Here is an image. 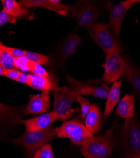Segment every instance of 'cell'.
Masks as SVG:
<instances>
[{
    "instance_id": "6da1fadb",
    "label": "cell",
    "mask_w": 140,
    "mask_h": 158,
    "mask_svg": "<svg viewBox=\"0 0 140 158\" xmlns=\"http://www.w3.org/2000/svg\"><path fill=\"white\" fill-rule=\"evenodd\" d=\"M94 41L102 49L105 55L121 53L123 46L104 23H94L86 28Z\"/></svg>"
},
{
    "instance_id": "7a4b0ae2",
    "label": "cell",
    "mask_w": 140,
    "mask_h": 158,
    "mask_svg": "<svg viewBox=\"0 0 140 158\" xmlns=\"http://www.w3.org/2000/svg\"><path fill=\"white\" fill-rule=\"evenodd\" d=\"M112 131L101 136L92 137L82 144L81 152L86 158H108L112 153Z\"/></svg>"
},
{
    "instance_id": "3957f363",
    "label": "cell",
    "mask_w": 140,
    "mask_h": 158,
    "mask_svg": "<svg viewBox=\"0 0 140 158\" xmlns=\"http://www.w3.org/2000/svg\"><path fill=\"white\" fill-rule=\"evenodd\" d=\"M56 135L55 129L48 127L46 129L31 132H26L21 137L14 140L16 143L21 144L26 149L29 155L32 156L35 152L48 143Z\"/></svg>"
},
{
    "instance_id": "277c9868",
    "label": "cell",
    "mask_w": 140,
    "mask_h": 158,
    "mask_svg": "<svg viewBox=\"0 0 140 158\" xmlns=\"http://www.w3.org/2000/svg\"><path fill=\"white\" fill-rule=\"evenodd\" d=\"M55 130L58 138L70 139L73 144L81 146L86 140L93 137L91 131L77 120L66 121Z\"/></svg>"
},
{
    "instance_id": "5b68a950",
    "label": "cell",
    "mask_w": 140,
    "mask_h": 158,
    "mask_svg": "<svg viewBox=\"0 0 140 158\" xmlns=\"http://www.w3.org/2000/svg\"><path fill=\"white\" fill-rule=\"evenodd\" d=\"M121 139L126 150L131 156L140 155V125L136 116L126 120L121 134Z\"/></svg>"
},
{
    "instance_id": "8992f818",
    "label": "cell",
    "mask_w": 140,
    "mask_h": 158,
    "mask_svg": "<svg viewBox=\"0 0 140 158\" xmlns=\"http://www.w3.org/2000/svg\"><path fill=\"white\" fill-rule=\"evenodd\" d=\"M69 13L77 22L78 27L86 29L94 24L98 16L97 8L87 1H78L70 5Z\"/></svg>"
},
{
    "instance_id": "52a82bcc",
    "label": "cell",
    "mask_w": 140,
    "mask_h": 158,
    "mask_svg": "<svg viewBox=\"0 0 140 158\" xmlns=\"http://www.w3.org/2000/svg\"><path fill=\"white\" fill-rule=\"evenodd\" d=\"M54 97V112L59 120H65L71 117L77 110H71L73 103L76 101V95L70 89L68 90L52 92Z\"/></svg>"
},
{
    "instance_id": "ba28073f",
    "label": "cell",
    "mask_w": 140,
    "mask_h": 158,
    "mask_svg": "<svg viewBox=\"0 0 140 158\" xmlns=\"http://www.w3.org/2000/svg\"><path fill=\"white\" fill-rule=\"evenodd\" d=\"M106 56L104 72L102 81L107 84L115 82L119 78L123 77L127 61L119 53L110 54Z\"/></svg>"
},
{
    "instance_id": "9c48e42d",
    "label": "cell",
    "mask_w": 140,
    "mask_h": 158,
    "mask_svg": "<svg viewBox=\"0 0 140 158\" xmlns=\"http://www.w3.org/2000/svg\"><path fill=\"white\" fill-rule=\"evenodd\" d=\"M68 88L76 95H90L106 99L107 98L110 87L107 84L96 86L90 83L80 82L70 75L66 76Z\"/></svg>"
},
{
    "instance_id": "30bf717a",
    "label": "cell",
    "mask_w": 140,
    "mask_h": 158,
    "mask_svg": "<svg viewBox=\"0 0 140 158\" xmlns=\"http://www.w3.org/2000/svg\"><path fill=\"white\" fill-rule=\"evenodd\" d=\"M140 0H126L113 5L109 12V24L111 32L118 39L120 37V31L122 20L128 10Z\"/></svg>"
},
{
    "instance_id": "8fae6325",
    "label": "cell",
    "mask_w": 140,
    "mask_h": 158,
    "mask_svg": "<svg viewBox=\"0 0 140 158\" xmlns=\"http://www.w3.org/2000/svg\"><path fill=\"white\" fill-rule=\"evenodd\" d=\"M81 41L82 39L78 35L69 34L59 44L54 58V63L61 69L64 68L66 59L75 53L76 48L80 44Z\"/></svg>"
},
{
    "instance_id": "7c38bea8",
    "label": "cell",
    "mask_w": 140,
    "mask_h": 158,
    "mask_svg": "<svg viewBox=\"0 0 140 158\" xmlns=\"http://www.w3.org/2000/svg\"><path fill=\"white\" fill-rule=\"evenodd\" d=\"M20 4L25 8L41 7L65 16L69 13L70 5L60 3L59 0H21Z\"/></svg>"
},
{
    "instance_id": "4fadbf2b",
    "label": "cell",
    "mask_w": 140,
    "mask_h": 158,
    "mask_svg": "<svg viewBox=\"0 0 140 158\" xmlns=\"http://www.w3.org/2000/svg\"><path fill=\"white\" fill-rule=\"evenodd\" d=\"M58 120H59V116L54 111H51L26 120L20 119L18 123L26 127V132H31L50 127L53 122Z\"/></svg>"
},
{
    "instance_id": "5bb4252c",
    "label": "cell",
    "mask_w": 140,
    "mask_h": 158,
    "mask_svg": "<svg viewBox=\"0 0 140 158\" xmlns=\"http://www.w3.org/2000/svg\"><path fill=\"white\" fill-rule=\"evenodd\" d=\"M50 107L51 104L50 102L49 92H42L41 94L30 96V100L25 109V113L31 114L44 113Z\"/></svg>"
},
{
    "instance_id": "9a60e30c",
    "label": "cell",
    "mask_w": 140,
    "mask_h": 158,
    "mask_svg": "<svg viewBox=\"0 0 140 158\" xmlns=\"http://www.w3.org/2000/svg\"><path fill=\"white\" fill-rule=\"evenodd\" d=\"M28 85L31 88L40 90L42 92L46 91H57V90H68V87H59L57 83L53 78H46L40 76H37L33 74H30V78Z\"/></svg>"
},
{
    "instance_id": "2e32d148",
    "label": "cell",
    "mask_w": 140,
    "mask_h": 158,
    "mask_svg": "<svg viewBox=\"0 0 140 158\" xmlns=\"http://www.w3.org/2000/svg\"><path fill=\"white\" fill-rule=\"evenodd\" d=\"M135 96L134 94H126L118 102V106L116 109L117 114L121 118L126 120L131 119L134 114Z\"/></svg>"
},
{
    "instance_id": "e0dca14e",
    "label": "cell",
    "mask_w": 140,
    "mask_h": 158,
    "mask_svg": "<svg viewBox=\"0 0 140 158\" xmlns=\"http://www.w3.org/2000/svg\"><path fill=\"white\" fill-rule=\"evenodd\" d=\"M121 84L122 81H118L114 82L112 87H110V90L107 98V102L104 113V116L106 118H108L109 116L114 108H115L116 105L119 102Z\"/></svg>"
},
{
    "instance_id": "ac0fdd59",
    "label": "cell",
    "mask_w": 140,
    "mask_h": 158,
    "mask_svg": "<svg viewBox=\"0 0 140 158\" xmlns=\"http://www.w3.org/2000/svg\"><path fill=\"white\" fill-rule=\"evenodd\" d=\"M85 120V125L86 128L93 134H98L101 126V114L97 104H92L91 110Z\"/></svg>"
},
{
    "instance_id": "d6986e66",
    "label": "cell",
    "mask_w": 140,
    "mask_h": 158,
    "mask_svg": "<svg viewBox=\"0 0 140 158\" xmlns=\"http://www.w3.org/2000/svg\"><path fill=\"white\" fill-rule=\"evenodd\" d=\"M3 10L15 19L25 18L29 14L30 10L22 6L15 0H2Z\"/></svg>"
},
{
    "instance_id": "ffe728a7",
    "label": "cell",
    "mask_w": 140,
    "mask_h": 158,
    "mask_svg": "<svg viewBox=\"0 0 140 158\" xmlns=\"http://www.w3.org/2000/svg\"><path fill=\"white\" fill-rule=\"evenodd\" d=\"M18 108L8 106L0 102V122H10L18 123L21 119Z\"/></svg>"
},
{
    "instance_id": "44dd1931",
    "label": "cell",
    "mask_w": 140,
    "mask_h": 158,
    "mask_svg": "<svg viewBox=\"0 0 140 158\" xmlns=\"http://www.w3.org/2000/svg\"><path fill=\"white\" fill-rule=\"evenodd\" d=\"M123 77H126L134 89L140 93V70L127 61Z\"/></svg>"
},
{
    "instance_id": "7402d4cb",
    "label": "cell",
    "mask_w": 140,
    "mask_h": 158,
    "mask_svg": "<svg viewBox=\"0 0 140 158\" xmlns=\"http://www.w3.org/2000/svg\"><path fill=\"white\" fill-rule=\"evenodd\" d=\"M0 64L5 69H15L14 58L11 56L2 41H0Z\"/></svg>"
},
{
    "instance_id": "603a6c76",
    "label": "cell",
    "mask_w": 140,
    "mask_h": 158,
    "mask_svg": "<svg viewBox=\"0 0 140 158\" xmlns=\"http://www.w3.org/2000/svg\"><path fill=\"white\" fill-rule=\"evenodd\" d=\"M25 56L27 58H28L30 61L37 64L47 66L49 63V57L43 54H40L35 52L26 51Z\"/></svg>"
},
{
    "instance_id": "cb8c5ba5",
    "label": "cell",
    "mask_w": 140,
    "mask_h": 158,
    "mask_svg": "<svg viewBox=\"0 0 140 158\" xmlns=\"http://www.w3.org/2000/svg\"><path fill=\"white\" fill-rule=\"evenodd\" d=\"M32 61L25 56L14 59L15 68L20 70L22 72H30Z\"/></svg>"
},
{
    "instance_id": "d4e9b609",
    "label": "cell",
    "mask_w": 140,
    "mask_h": 158,
    "mask_svg": "<svg viewBox=\"0 0 140 158\" xmlns=\"http://www.w3.org/2000/svg\"><path fill=\"white\" fill-rule=\"evenodd\" d=\"M33 158H55L53 156L51 146L47 143L37 149L35 152Z\"/></svg>"
},
{
    "instance_id": "484cf974",
    "label": "cell",
    "mask_w": 140,
    "mask_h": 158,
    "mask_svg": "<svg viewBox=\"0 0 140 158\" xmlns=\"http://www.w3.org/2000/svg\"><path fill=\"white\" fill-rule=\"evenodd\" d=\"M76 101L80 104L81 106L80 116L83 119H85V118L91 110L92 104L86 99L80 95H78L76 96Z\"/></svg>"
},
{
    "instance_id": "4316f807",
    "label": "cell",
    "mask_w": 140,
    "mask_h": 158,
    "mask_svg": "<svg viewBox=\"0 0 140 158\" xmlns=\"http://www.w3.org/2000/svg\"><path fill=\"white\" fill-rule=\"evenodd\" d=\"M30 72H31V74L37 75V76H40L42 77L46 78H51L48 72L42 67L41 64H37L32 61L31 65H30Z\"/></svg>"
},
{
    "instance_id": "83f0119b",
    "label": "cell",
    "mask_w": 140,
    "mask_h": 158,
    "mask_svg": "<svg viewBox=\"0 0 140 158\" xmlns=\"http://www.w3.org/2000/svg\"><path fill=\"white\" fill-rule=\"evenodd\" d=\"M17 19L11 16L5 10H2V11H0V28L8 22H10L11 23H15Z\"/></svg>"
},
{
    "instance_id": "f1b7e54d",
    "label": "cell",
    "mask_w": 140,
    "mask_h": 158,
    "mask_svg": "<svg viewBox=\"0 0 140 158\" xmlns=\"http://www.w3.org/2000/svg\"><path fill=\"white\" fill-rule=\"evenodd\" d=\"M6 50L8 51L9 53L11 55V56L15 58H18L20 57L25 56V52H26V51L18 49V48H11V47H8L6 46Z\"/></svg>"
},
{
    "instance_id": "f546056e",
    "label": "cell",
    "mask_w": 140,
    "mask_h": 158,
    "mask_svg": "<svg viewBox=\"0 0 140 158\" xmlns=\"http://www.w3.org/2000/svg\"><path fill=\"white\" fill-rule=\"evenodd\" d=\"M21 73H22L21 71L17 70L15 69H6L4 76L6 77L9 79H11L12 81H17Z\"/></svg>"
},
{
    "instance_id": "4dcf8cb0",
    "label": "cell",
    "mask_w": 140,
    "mask_h": 158,
    "mask_svg": "<svg viewBox=\"0 0 140 158\" xmlns=\"http://www.w3.org/2000/svg\"><path fill=\"white\" fill-rule=\"evenodd\" d=\"M29 78H30V73H27L25 72H22L19 78H18L17 82H18L21 84L28 85Z\"/></svg>"
},
{
    "instance_id": "1f68e13d",
    "label": "cell",
    "mask_w": 140,
    "mask_h": 158,
    "mask_svg": "<svg viewBox=\"0 0 140 158\" xmlns=\"http://www.w3.org/2000/svg\"><path fill=\"white\" fill-rule=\"evenodd\" d=\"M5 69L0 64V77L2 76H4L5 75Z\"/></svg>"
},
{
    "instance_id": "d6a6232c",
    "label": "cell",
    "mask_w": 140,
    "mask_h": 158,
    "mask_svg": "<svg viewBox=\"0 0 140 158\" xmlns=\"http://www.w3.org/2000/svg\"><path fill=\"white\" fill-rule=\"evenodd\" d=\"M131 158H140V155H134L131 156Z\"/></svg>"
}]
</instances>
